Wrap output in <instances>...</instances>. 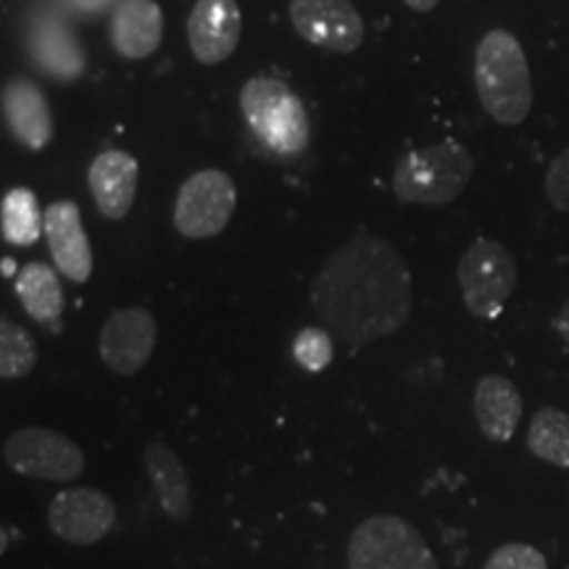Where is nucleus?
<instances>
[{"mask_svg":"<svg viewBox=\"0 0 569 569\" xmlns=\"http://www.w3.org/2000/svg\"><path fill=\"white\" fill-rule=\"evenodd\" d=\"M163 13L156 0H119L111 19L113 51L130 61H142L159 51Z\"/></svg>","mask_w":569,"mask_h":569,"instance_id":"nucleus-15","label":"nucleus"},{"mask_svg":"<svg viewBox=\"0 0 569 569\" xmlns=\"http://www.w3.org/2000/svg\"><path fill=\"white\" fill-rule=\"evenodd\" d=\"M38 367V346L17 322L0 319V380H19Z\"/></svg>","mask_w":569,"mask_h":569,"instance_id":"nucleus-23","label":"nucleus"},{"mask_svg":"<svg viewBox=\"0 0 569 569\" xmlns=\"http://www.w3.org/2000/svg\"><path fill=\"white\" fill-rule=\"evenodd\" d=\"M472 174L475 159L461 142H432L409 151L396 163L393 193L407 203L443 206L467 188Z\"/></svg>","mask_w":569,"mask_h":569,"instance_id":"nucleus-3","label":"nucleus"},{"mask_svg":"<svg viewBox=\"0 0 569 569\" xmlns=\"http://www.w3.org/2000/svg\"><path fill=\"white\" fill-rule=\"evenodd\" d=\"M32 56L48 74L63 82L77 80L84 69V51L69 27L59 19L42 17L32 27Z\"/></svg>","mask_w":569,"mask_h":569,"instance_id":"nucleus-19","label":"nucleus"},{"mask_svg":"<svg viewBox=\"0 0 569 569\" xmlns=\"http://www.w3.org/2000/svg\"><path fill=\"white\" fill-rule=\"evenodd\" d=\"M475 88L498 124H522L532 109L530 63L515 34L490 30L475 51Z\"/></svg>","mask_w":569,"mask_h":569,"instance_id":"nucleus-2","label":"nucleus"},{"mask_svg":"<svg viewBox=\"0 0 569 569\" xmlns=\"http://www.w3.org/2000/svg\"><path fill=\"white\" fill-rule=\"evenodd\" d=\"M13 272H17V264H13L11 259H6V261H3V274H6V277H11Z\"/></svg>","mask_w":569,"mask_h":569,"instance_id":"nucleus-31","label":"nucleus"},{"mask_svg":"<svg viewBox=\"0 0 569 569\" xmlns=\"http://www.w3.org/2000/svg\"><path fill=\"white\" fill-rule=\"evenodd\" d=\"M140 167L134 156L119 148L98 153L88 169V184L92 201L106 219H124L130 213L134 196H138Z\"/></svg>","mask_w":569,"mask_h":569,"instance_id":"nucleus-14","label":"nucleus"},{"mask_svg":"<svg viewBox=\"0 0 569 569\" xmlns=\"http://www.w3.org/2000/svg\"><path fill=\"white\" fill-rule=\"evenodd\" d=\"M9 532H6V528H3V525H0V557H3V553H6V549H9Z\"/></svg>","mask_w":569,"mask_h":569,"instance_id":"nucleus-30","label":"nucleus"},{"mask_svg":"<svg viewBox=\"0 0 569 569\" xmlns=\"http://www.w3.org/2000/svg\"><path fill=\"white\" fill-rule=\"evenodd\" d=\"M457 277L469 315L496 319L517 288V264L501 243L478 238L461 256Z\"/></svg>","mask_w":569,"mask_h":569,"instance_id":"nucleus-6","label":"nucleus"},{"mask_svg":"<svg viewBox=\"0 0 569 569\" xmlns=\"http://www.w3.org/2000/svg\"><path fill=\"white\" fill-rule=\"evenodd\" d=\"M146 469L163 515L174 522H188L193 517V493L182 459L167 443H151L146 448Z\"/></svg>","mask_w":569,"mask_h":569,"instance_id":"nucleus-18","label":"nucleus"},{"mask_svg":"<svg viewBox=\"0 0 569 569\" xmlns=\"http://www.w3.org/2000/svg\"><path fill=\"white\" fill-rule=\"evenodd\" d=\"M403 3H407L409 9L419 11V13H427V11L436 9V6L440 3V0H403Z\"/></svg>","mask_w":569,"mask_h":569,"instance_id":"nucleus-29","label":"nucleus"},{"mask_svg":"<svg viewBox=\"0 0 569 569\" xmlns=\"http://www.w3.org/2000/svg\"><path fill=\"white\" fill-rule=\"evenodd\" d=\"M238 188L222 169H203L182 182L174 201V230L182 238L206 240L230 224Z\"/></svg>","mask_w":569,"mask_h":569,"instance_id":"nucleus-7","label":"nucleus"},{"mask_svg":"<svg viewBox=\"0 0 569 569\" xmlns=\"http://www.w3.org/2000/svg\"><path fill=\"white\" fill-rule=\"evenodd\" d=\"M332 336L322 327H306L293 340V356L306 372H322L332 361Z\"/></svg>","mask_w":569,"mask_h":569,"instance_id":"nucleus-24","label":"nucleus"},{"mask_svg":"<svg viewBox=\"0 0 569 569\" xmlns=\"http://www.w3.org/2000/svg\"><path fill=\"white\" fill-rule=\"evenodd\" d=\"M156 338H159V327L151 311L130 306V309L113 311L106 319L98 336V353L113 375L132 377L148 365Z\"/></svg>","mask_w":569,"mask_h":569,"instance_id":"nucleus-11","label":"nucleus"},{"mask_svg":"<svg viewBox=\"0 0 569 569\" xmlns=\"http://www.w3.org/2000/svg\"><path fill=\"white\" fill-rule=\"evenodd\" d=\"M3 113L21 146L42 151L53 138V117L46 96L30 80H13L3 90Z\"/></svg>","mask_w":569,"mask_h":569,"instance_id":"nucleus-17","label":"nucleus"},{"mask_svg":"<svg viewBox=\"0 0 569 569\" xmlns=\"http://www.w3.org/2000/svg\"><path fill=\"white\" fill-rule=\"evenodd\" d=\"M3 238L13 246H32L42 234V213L38 196L27 188H13L6 193L0 206Z\"/></svg>","mask_w":569,"mask_h":569,"instance_id":"nucleus-22","label":"nucleus"},{"mask_svg":"<svg viewBox=\"0 0 569 569\" xmlns=\"http://www.w3.org/2000/svg\"><path fill=\"white\" fill-rule=\"evenodd\" d=\"M290 21L311 46L353 53L365 42V19L351 0H290Z\"/></svg>","mask_w":569,"mask_h":569,"instance_id":"nucleus-9","label":"nucleus"},{"mask_svg":"<svg viewBox=\"0 0 569 569\" xmlns=\"http://www.w3.org/2000/svg\"><path fill=\"white\" fill-rule=\"evenodd\" d=\"M482 569H549L546 557L530 543H503L490 553Z\"/></svg>","mask_w":569,"mask_h":569,"instance_id":"nucleus-25","label":"nucleus"},{"mask_svg":"<svg viewBox=\"0 0 569 569\" xmlns=\"http://www.w3.org/2000/svg\"><path fill=\"white\" fill-rule=\"evenodd\" d=\"M42 232L56 261V269L71 282H88L92 274V246L84 232L80 206L56 201L42 213Z\"/></svg>","mask_w":569,"mask_h":569,"instance_id":"nucleus-13","label":"nucleus"},{"mask_svg":"<svg viewBox=\"0 0 569 569\" xmlns=\"http://www.w3.org/2000/svg\"><path fill=\"white\" fill-rule=\"evenodd\" d=\"M472 411L482 436L493 443H509L522 419V396L509 377L486 375L475 386Z\"/></svg>","mask_w":569,"mask_h":569,"instance_id":"nucleus-16","label":"nucleus"},{"mask_svg":"<svg viewBox=\"0 0 569 569\" xmlns=\"http://www.w3.org/2000/svg\"><path fill=\"white\" fill-rule=\"evenodd\" d=\"M69 3L84 13H96V11H103L111 0H69Z\"/></svg>","mask_w":569,"mask_h":569,"instance_id":"nucleus-28","label":"nucleus"},{"mask_svg":"<svg viewBox=\"0 0 569 569\" xmlns=\"http://www.w3.org/2000/svg\"><path fill=\"white\" fill-rule=\"evenodd\" d=\"M48 528L71 546H92L117 528V507L103 490L67 488L48 507Z\"/></svg>","mask_w":569,"mask_h":569,"instance_id":"nucleus-10","label":"nucleus"},{"mask_svg":"<svg viewBox=\"0 0 569 569\" xmlns=\"http://www.w3.org/2000/svg\"><path fill=\"white\" fill-rule=\"evenodd\" d=\"M13 288H17L21 306L34 322L51 325L63 315L67 301H63V288L53 267L42 264V261L21 267Z\"/></svg>","mask_w":569,"mask_h":569,"instance_id":"nucleus-20","label":"nucleus"},{"mask_svg":"<svg viewBox=\"0 0 569 569\" xmlns=\"http://www.w3.org/2000/svg\"><path fill=\"white\" fill-rule=\"evenodd\" d=\"M546 198L557 211L569 213V148L553 156L546 172Z\"/></svg>","mask_w":569,"mask_h":569,"instance_id":"nucleus-26","label":"nucleus"},{"mask_svg":"<svg viewBox=\"0 0 569 569\" xmlns=\"http://www.w3.org/2000/svg\"><path fill=\"white\" fill-rule=\"evenodd\" d=\"M528 448L532 457L546 465L569 469V415L561 409L543 407L530 419Z\"/></svg>","mask_w":569,"mask_h":569,"instance_id":"nucleus-21","label":"nucleus"},{"mask_svg":"<svg viewBox=\"0 0 569 569\" xmlns=\"http://www.w3.org/2000/svg\"><path fill=\"white\" fill-rule=\"evenodd\" d=\"M348 569H438V561L415 525L396 515H375L351 532Z\"/></svg>","mask_w":569,"mask_h":569,"instance_id":"nucleus-5","label":"nucleus"},{"mask_svg":"<svg viewBox=\"0 0 569 569\" xmlns=\"http://www.w3.org/2000/svg\"><path fill=\"white\" fill-rule=\"evenodd\" d=\"M243 32L238 0H198L188 17L190 51L206 67L230 59Z\"/></svg>","mask_w":569,"mask_h":569,"instance_id":"nucleus-12","label":"nucleus"},{"mask_svg":"<svg viewBox=\"0 0 569 569\" xmlns=\"http://www.w3.org/2000/svg\"><path fill=\"white\" fill-rule=\"evenodd\" d=\"M411 272L396 246L356 234L338 248L311 284V303L330 336L367 346L393 336L411 315Z\"/></svg>","mask_w":569,"mask_h":569,"instance_id":"nucleus-1","label":"nucleus"},{"mask_svg":"<svg viewBox=\"0 0 569 569\" xmlns=\"http://www.w3.org/2000/svg\"><path fill=\"white\" fill-rule=\"evenodd\" d=\"M240 109L269 151L296 156L309 146L311 124L301 98L274 77H251L240 90Z\"/></svg>","mask_w":569,"mask_h":569,"instance_id":"nucleus-4","label":"nucleus"},{"mask_svg":"<svg viewBox=\"0 0 569 569\" xmlns=\"http://www.w3.org/2000/svg\"><path fill=\"white\" fill-rule=\"evenodd\" d=\"M553 330L559 332V338L565 340V343L569 346V301L561 306L559 309V315L553 317Z\"/></svg>","mask_w":569,"mask_h":569,"instance_id":"nucleus-27","label":"nucleus"},{"mask_svg":"<svg viewBox=\"0 0 569 569\" xmlns=\"http://www.w3.org/2000/svg\"><path fill=\"white\" fill-rule=\"evenodd\" d=\"M6 465L24 478L74 482L84 472V453L74 440L48 427H21L6 440Z\"/></svg>","mask_w":569,"mask_h":569,"instance_id":"nucleus-8","label":"nucleus"}]
</instances>
